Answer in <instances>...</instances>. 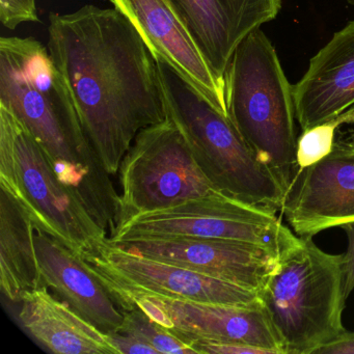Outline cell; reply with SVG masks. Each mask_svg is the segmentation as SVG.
I'll use <instances>...</instances> for the list:
<instances>
[{
	"mask_svg": "<svg viewBox=\"0 0 354 354\" xmlns=\"http://www.w3.org/2000/svg\"><path fill=\"white\" fill-rule=\"evenodd\" d=\"M47 48L111 176L145 128L167 119L156 59L119 10L49 16Z\"/></svg>",
	"mask_w": 354,
	"mask_h": 354,
	"instance_id": "6da1fadb",
	"label": "cell"
},
{
	"mask_svg": "<svg viewBox=\"0 0 354 354\" xmlns=\"http://www.w3.org/2000/svg\"><path fill=\"white\" fill-rule=\"evenodd\" d=\"M0 105L32 134L59 181L99 223L119 210L120 196L88 140L47 46L32 37L0 38Z\"/></svg>",
	"mask_w": 354,
	"mask_h": 354,
	"instance_id": "7a4b0ae2",
	"label": "cell"
},
{
	"mask_svg": "<svg viewBox=\"0 0 354 354\" xmlns=\"http://www.w3.org/2000/svg\"><path fill=\"white\" fill-rule=\"evenodd\" d=\"M225 93L230 120L288 192L298 169L293 86L261 28L236 48L225 74Z\"/></svg>",
	"mask_w": 354,
	"mask_h": 354,
	"instance_id": "3957f363",
	"label": "cell"
},
{
	"mask_svg": "<svg viewBox=\"0 0 354 354\" xmlns=\"http://www.w3.org/2000/svg\"><path fill=\"white\" fill-rule=\"evenodd\" d=\"M156 62L167 118L183 132L211 183L232 198L281 212L287 192L233 122L175 70Z\"/></svg>",
	"mask_w": 354,
	"mask_h": 354,
	"instance_id": "277c9868",
	"label": "cell"
},
{
	"mask_svg": "<svg viewBox=\"0 0 354 354\" xmlns=\"http://www.w3.org/2000/svg\"><path fill=\"white\" fill-rule=\"evenodd\" d=\"M342 258L321 250L313 237H299L279 256L260 296L286 354H315L347 330Z\"/></svg>",
	"mask_w": 354,
	"mask_h": 354,
	"instance_id": "5b68a950",
	"label": "cell"
},
{
	"mask_svg": "<svg viewBox=\"0 0 354 354\" xmlns=\"http://www.w3.org/2000/svg\"><path fill=\"white\" fill-rule=\"evenodd\" d=\"M0 187L28 212L35 227L80 256L107 233L59 181L28 128L0 105Z\"/></svg>",
	"mask_w": 354,
	"mask_h": 354,
	"instance_id": "8992f818",
	"label": "cell"
},
{
	"mask_svg": "<svg viewBox=\"0 0 354 354\" xmlns=\"http://www.w3.org/2000/svg\"><path fill=\"white\" fill-rule=\"evenodd\" d=\"M156 237L233 240L269 248L279 256L299 240L283 225L277 211L223 192L136 213L120 223L109 240Z\"/></svg>",
	"mask_w": 354,
	"mask_h": 354,
	"instance_id": "52a82bcc",
	"label": "cell"
},
{
	"mask_svg": "<svg viewBox=\"0 0 354 354\" xmlns=\"http://www.w3.org/2000/svg\"><path fill=\"white\" fill-rule=\"evenodd\" d=\"M119 179L118 225L136 213L221 192L205 175L183 132L169 118L136 136L120 165Z\"/></svg>",
	"mask_w": 354,
	"mask_h": 354,
	"instance_id": "ba28073f",
	"label": "cell"
},
{
	"mask_svg": "<svg viewBox=\"0 0 354 354\" xmlns=\"http://www.w3.org/2000/svg\"><path fill=\"white\" fill-rule=\"evenodd\" d=\"M99 281L123 312L140 308L151 320L189 345L196 341L230 342L286 354L283 341L262 304L237 306L174 299Z\"/></svg>",
	"mask_w": 354,
	"mask_h": 354,
	"instance_id": "9c48e42d",
	"label": "cell"
},
{
	"mask_svg": "<svg viewBox=\"0 0 354 354\" xmlns=\"http://www.w3.org/2000/svg\"><path fill=\"white\" fill-rule=\"evenodd\" d=\"M91 272L121 287L174 299L227 306H261L260 293L171 263L127 252L107 238L80 254Z\"/></svg>",
	"mask_w": 354,
	"mask_h": 354,
	"instance_id": "30bf717a",
	"label": "cell"
},
{
	"mask_svg": "<svg viewBox=\"0 0 354 354\" xmlns=\"http://www.w3.org/2000/svg\"><path fill=\"white\" fill-rule=\"evenodd\" d=\"M109 241L127 252L185 267L259 293L279 260L274 250L233 240L156 237Z\"/></svg>",
	"mask_w": 354,
	"mask_h": 354,
	"instance_id": "8fae6325",
	"label": "cell"
},
{
	"mask_svg": "<svg viewBox=\"0 0 354 354\" xmlns=\"http://www.w3.org/2000/svg\"><path fill=\"white\" fill-rule=\"evenodd\" d=\"M281 213L299 237L354 221V144L335 140L326 157L297 169Z\"/></svg>",
	"mask_w": 354,
	"mask_h": 354,
	"instance_id": "7c38bea8",
	"label": "cell"
},
{
	"mask_svg": "<svg viewBox=\"0 0 354 354\" xmlns=\"http://www.w3.org/2000/svg\"><path fill=\"white\" fill-rule=\"evenodd\" d=\"M140 32L156 61L175 70L227 115L225 82L217 77L171 0H111Z\"/></svg>",
	"mask_w": 354,
	"mask_h": 354,
	"instance_id": "4fadbf2b",
	"label": "cell"
},
{
	"mask_svg": "<svg viewBox=\"0 0 354 354\" xmlns=\"http://www.w3.org/2000/svg\"><path fill=\"white\" fill-rule=\"evenodd\" d=\"M217 77L225 74L240 43L272 21L281 0H171Z\"/></svg>",
	"mask_w": 354,
	"mask_h": 354,
	"instance_id": "5bb4252c",
	"label": "cell"
},
{
	"mask_svg": "<svg viewBox=\"0 0 354 354\" xmlns=\"http://www.w3.org/2000/svg\"><path fill=\"white\" fill-rule=\"evenodd\" d=\"M302 131L326 123L354 105V20L333 35L293 86Z\"/></svg>",
	"mask_w": 354,
	"mask_h": 354,
	"instance_id": "9a60e30c",
	"label": "cell"
},
{
	"mask_svg": "<svg viewBox=\"0 0 354 354\" xmlns=\"http://www.w3.org/2000/svg\"><path fill=\"white\" fill-rule=\"evenodd\" d=\"M35 244L43 287L51 288L77 314L103 333L120 329L123 310L82 259L36 227Z\"/></svg>",
	"mask_w": 354,
	"mask_h": 354,
	"instance_id": "2e32d148",
	"label": "cell"
},
{
	"mask_svg": "<svg viewBox=\"0 0 354 354\" xmlns=\"http://www.w3.org/2000/svg\"><path fill=\"white\" fill-rule=\"evenodd\" d=\"M17 318L28 335L57 354H119L109 335L82 318L46 287L28 292L19 301Z\"/></svg>",
	"mask_w": 354,
	"mask_h": 354,
	"instance_id": "e0dca14e",
	"label": "cell"
},
{
	"mask_svg": "<svg viewBox=\"0 0 354 354\" xmlns=\"http://www.w3.org/2000/svg\"><path fill=\"white\" fill-rule=\"evenodd\" d=\"M0 287L13 302L43 287L34 223L24 207L3 189L0 192Z\"/></svg>",
	"mask_w": 354,
	"mask_h": 354,
	"instance_id": "ac0fdd59",
	"label": "cell"
},
{
	"mask_svg": "<svg viewBox=\"0 0 354 354\" xmlns=\"http://www.w3.org/2000/svg\"><path fill=\"white\" fill-rule=\"evenodd\" d=\"M118 330L134 335L154 347L158 353L198 354L192 345L165 330L138 308L124 310L123 324Z\"/></svg>",
	"mask_w": 354,
	"mask_h": 354,
	"instance_id": "d6986e66",
	"label": "cell"
},
{
	"mask_svg": "<svg viewBox=\"0 0 354 354\" xmlns=\"http://www.w3.org/2000/svg\"><path fill=\"white\" fill-rule=\"evenodd\" d=\"M337 128L330 122L302 131L298 138L296 161L298 169L310 167L333 151L337 140Z\"/></svg>",
	"mask_w": 354,
	"mask_h": 354,
	"instance_id": "ffe728a7",
	"label": "cell"
},
{
	"mask_svg": "<svg viewBox=\"0 0 354 354\" xmlns=\"http://www.w3.org/2000/svg\"><path fill=\"white\" fill-rule=\"evenodd\" d=\"M0 21L11 30L26 22H38L37 0H0Z\"/></svg>",
	"mask_w": 354,
	"mask_h": 354,
	"instance_id": "44dd1931",
	"label": "cell"
},
{
	"mask_svg": "<svg viewBox=\"0 0 354 354\" xmlns=\"http://www.w3.org/2000/svg\"><path fill=\"white\" fill-rule=\"evenodd\" d=\"M192 346L198 354H274L266 348L230 342L196 341Z\"/></svg>",
	"mask_w": 354,
	"mask_h": 354,
	"instance_id": "7402d4cb",
	"label": "cell"
},
{
	"mask_svg": "<svg viewBox=\"0 0 354 354\" xmlns=\"http://www.w3.org/2000/svg\"><path fill=\"white\" fill-rule=\"evenodd\" d=\"M339 227L345 232L348 239L347 250L342 254L344 293L348 298L354 290V221L344 223Z\"/></svg>",
	"mask_w": 354,
	"mask_h": 354,
	"instance_id": "603a6c76",
	"label": "cell"
},
{
	"mask_svg": "<svg viewBox=\"0 0 354 354\" xmlns=\"http://www.w3.org/2000/svg\"><path fill=\"white\" fill-rule=\"evenodd\" d=\"M119 354H158V351L152 346L140 341L138 337L124 331H111L107 333Z\"/></svg>",
	"mask_w": 354,
	"mask_h": 354,
	"instance_id": "cb8c5ba5",
	"label": "cell"
},
{
	"mask_svg": "<svg viewBox=\"0 0 354 354\" xmlns=\"http://www.w3.org/2000/svg\"><path fill=\"white\" fill-rule=\"evenodd\" d=\"M315 354H354V330H346L337 339L319 348Z\"/></svg>",
	"mask_w": 354,
	"mask_h": 354,
	"instance_id": "d4e9b609",
	"label": "cell"
},
{
	"mask_svg": "<svg viewBox=\"0 0 354 354\" xmlns=\"http://www.w3.org/2000/svg\"><path fill=\"white\" fill-rule=\"evenodd\" d=\"M331 124L335 126L337 129H339L341 126L343 125H352L354 126V105L353 107H350L347 111L342 113L341 115H337L335 119L331 120ZM349 142H351L352 144H354V132L352 134L351 138H349Z\"/></svg>",
	"mask_w": 354,
	"mask_h": 354,
	"instance_id": "484cf974",
	"label": "cell"
},
{
	"mask_svg": "<svg viewBox=\"0 0 354 354\" xmlns=\"http://www.w3.org/2000/svg\"><path fill=\"white\" fill-rule=\"evenodd\" d=\"M352 1H354V0H352Z\"/></svg>",
	"mask_w": 354,
	"mask_h": 354,
	"instance_id": "4316f807",
	"label": "cell"
}]
</instances>
